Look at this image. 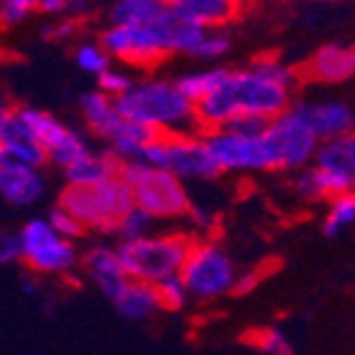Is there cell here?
Here are the masks:
<instances>
[{"label": "cell", "instance_id": "11", "mask_svg": "<svg viewBox=\"0 0 355 355\" xmlns=\"http://www.w3.org/2000/svg\"><path fill=\"white\" fill-rule=\"evenodd\" d=\"M202 139L222 173L279 171L277 155L266 139V131L252 136V133H239L234 128H215V131H202Z\"/></svg>", "mask_w": 355, "mask_h": 355}, {"label": "cell", "instance_id": "36", "mask_svg": "<svg viewBox=\"0 0 355 355\" xmlns=\"http://www.w3.org/2000/svg\"><path fill=\"white\" fill-rule=\"evenodd\" d=\"M82 30V17H69L64 15L62 20H52L47 28H44V40L47 42H67V40H74Z\"/></svg>", "mask_w": 355, "mask_h": 355}, {"label": "cell", "instance_id": "2", "mask_svg": "<svg viewBox=\"0 0 355 355\" xmlns=\"http://www.w3.org/2000/svg\"><path fill=\"white\" fill-rule=\"evenodd\" d=\"M202 30L205 28L168 10L148 25H106L96 42L114 64L131 72H153L168 57H190Z\"/></svg>", "mask_w": 355, "mask_h": 355}, {"label": "cell", "instance_id": "27", "mask_svg": "<svg viewBox=\"0 0 355 355\" xmlns=\"http://www.w3.org/2000/svg\"><path fill=\"white\" fill-rule=\"evenodd\" d=\"M230 52H232V35H230V30H202L193 52H190V60L212 64V62L225 60Z\"/></svg>", "mask_w": 355, "mask_h": 355}, {"label": "cell", "instance_id": "14", "mask_svg": "<svg viewBox=\"0 0 355 355\" xmlns=\"http://www.w3.org/2000/svg\"><path fill=\"white\" fill-rule=\"evenodd\" d=\"M291 109L316 136L318 144L355 131V109L343 99H299Z\"/></svg>", "mask_w": 355, "mask_h": 355}, {"label": "cell", "instance_id": "5", "mask_svg": "<svg viewBox=\"0 0 355 355\" xmlns=\"http://www.w3.org/2000/svg\"><path fill=\"white\" fill-rule=\"evenodd\" d=\"M193 234L183 230H153L150 234L131 242H116L119 259L128 279L158 284L168 277H178L190 247Z\"/></svg>", "mask_w": 355, "mask_h": 355}, {"label": "cell", "instance_id": "20", "mask_svg": "<svg viewBox=\"0 0 355 355\" xmlns=\"http://www.w3.org/2000/svg\"><path fill=\"white\" fill-rule=\"evenodd\" d=\"M119 171H121V161L109 148H89L87 153L74 158L69 166L62 168V175H64L67 185H94L111 175H119Z\"/></svg>", "mask_w": 355, "mask_h": 355}, {"label": "cell", "instance_id": "18", "mask_svg": "<svg viewBox=\"0 0 355 355\" xmlns=\"http://www.w3.org/2000/svg\"><path fill=\"white\" fill-rule=\"evenodd\" d=\"M47 183L42 171L28 166H0V202L10 207H33L42 200Z\"/></svg>", "mask_w": 355, "mask_h": 355}, {"label": "cell", "instance_id": "9", "mask_svg": "<svg viewBox=\"0 0 355 355\" xmlns=\"http://www.w3.org/2000/svg\"><path fill=\"white\" fill-rule=\"evenodd\" d=\"M178 277L188 288L190 299L210 304L232 296L239 269L222 244L212 239H195Z\"/></svg>", "mask_w": 355, "mask_h": 355}, {"label": "cell", "instance_id": "25", "mask_svg": "<svg viewBox=\"0 0 355 355\" xmlns=\"http://www.w3.org/2000/svg\"><path fill=\"white\" fill-rule=\"evenodd\" d=\"M350 227H355V190L333 195L328 200V210L321 222V232L326 237H338Z\"/></svg>", "mask_w": 355, "mask_h": 355}, {"label": "cell", "instance_id": "40", "mask_svg": "<svg viewBox=\"0 0 355 355\" xmlns=\"http://www.w3.org/2000/svg\"><path fill=\"white\" fill-rule=\"evenodd\" d=\"M313 3H323V6H338V3H350V0H313Z\"/></svg>", "mask_w": 355, "mask_h": 355}, {"label": "cell", "instance_id": "31", "mask_svg": "<svg viewBox=\"0 0 355 355\" xmlns=\"http://www.w3.org/2000/svg\"><path fill=\"white\" fill-rule=\"evenodd\" d=\"M40 12V0H0V30H15Z\"/></svg>", "mask_w": 355, "mask_h": 355}, {"label": "cell", "instance_id": "8", "mask_svg": "<svg viewBox=\"0 0 355 355\" xmlns=\"http://www.w3.org/2000/svg\"><path fill=\"white\" fill-rule=\"evenodd\" d=\"M79 114H82L87 131L92 133L94 139H99L121 163L136 161L141 148L155 136L148 128L139 126V123H133V121H128L126 116H121L116 104H114V99L101 94L99 89L87 92V94L79 99Z\"/></svg>", "mask_w": 355, "mask_h": 355}, {"label": "cell", "instance_id": "10", "mask_svg": "<svg viewBox=\"0 0 355 355\" xmlns=\"http://www.w3.org/2000/svg\"><path fill=\"white\" fill-rule=\"evenodd\" d=\"M20 261L40 277H67L79 266V250L72 239L52 230L47 217H33L15 232Z\"/></svg>", "mask_w": 355, "mask_h": 355}, {"label": "cell", "instance_id": "12", "mask_svg": "<svg viewBox=\"0 0 355 355\" xmlns=\"http://www.w3.org/2000/svg\"><path fill=\"white\" fill-rule=\"evenodd\" d=\"M15 114L25 123L30 136L42 146L44 155H47V166H55L62 171L74 158H79L92 148L87 136L79 128L60 121L50 111L35 109V106H17Z\"/></svg>", "mask_w": 355, "mask_h": 355}, {"label": "cell", "instance_id": "28", "mask_svg": "<svg viewBox=\"0 0 355 355\" xmlns=\"http://www.w3.org/2000/svg\"><path fill=\"white\" fill-rule=\"evenodd\" d=\"M155 225H158V222H155L148 212H144L141 207L133 205L131 210L121 217V222L116 225V230H114V237H116V242H131V239H141V237H146V234L153 232Z\"/></svg>", "mask_w": 355, "mask_h": 355}, {"label": "cell", "instance_id": "33", "mask_svg": "<svg viewBox=\"0 0 355 355\" xmlns=\"http://www.w3.org/2000/svg\"><path fill=\"white\" fill-rule=\"evenodd\" d=\"M136 82V74L126 67H114L111 64L106 72H101L96 77V89H99L101 94L111 96V99H119L123 92L131 89V84Z\"/></svg>", "mask_w": 355, "mask_h": 355}, {"label": "cell", "instance_id": "22", "mask_svg": "<svg viewBox=\"0 0 355 355\" xmlns=\"http://www.w3.org/2000/svg\"><path fill=\"white\" fill-rule=\"evenodd\" d=\"M168 10V0H111L104 17L106 25H148Z\"/></svg>", "mask_w": 355, "mask_h": 355}, {"label": "cell", "instance_id": "17", "mask_svg": "<svg viewBox=\"0 0 355 355\" xmlns=\"http://www.w3.org/2000/svg\"><path fill=\"white\" fill-rule=\"evenodd\" d=\"M79 266L84 269L87 279L96 286V291L106 296V299H114L123 288V284L128 282L126 272H123V264L119 259L116 244H92L82 257H79Z\"/></svg>", "mask_w": 355, "mask_h": 355}, {"label": "cell", "instance_id": "29", "mask_svg": "<svg viewBox=\"0 0 355 355\" xmlns=\"http://www.w3.org/2000/svg\"><path fill=\"white\" fill-rule=\"evenodd\" d=\"M247 340H250L257 350H261L264 355H296L291 340L286 338V333L274 326H264V328H259V331L250 333Z\"/></svg>", "mask_w": 355, "mask_h": 355}, {"label": "cell", "instance_id": "6", "mask_svg": "<svg viewBox=\"0 0 355 355\" xmlns=\"http://www.w3.org/2000/svg\"><path fill=\"white\" fill-rule=\"evenodd\" d=\"M136 161L148 163L153 168L168 171L178 180L188 183H212L222 175L207 148L202 131L190 133H163L153 136L148 144L141 148Z\"/></svg>", "mask_w": 355, "mask_h": 355}, {"label": "cell", "instance_id": "38", "mask_svg": "<svg viewBox=\"0 0 355 355\" xmlns=\"http://www.w3.org/2000/svg\"><path fill=\"white\" fill-rule=\"evenodd\" d=\"M257 284H259V272H239L237 282H234V288H232V296H244L254 291Z\"/></svg>", "mask_w": 355, "mask_h": 355}, {"label": "cell", "instance_id": "30", "mask_svg": "<svg viewBox=\"0 0 355 355\" xmlns=\"http://www.w3.org/2000/svg\"><path fill=\"white\" fill-rule=\"evenodd\" d=\"M74 62H77V67L82 72L92 74V77H99L101 72H106V69L114 64L111 57L104 52V47H101L99 42H89V40H82V42L77 44Z\"/></svg>", "mask_w": 355, "mask_h": 355}, {"label": "cell", "instance_id": "16", "mask_svg": "<svg viewBox=\"0 0 355 355\" xmlns=\"http://www.w3.org/2000/svg\"><path fill=\"white\" fill-rule=\"evenodd\" d=\"M311 163L331 178L336 193L355 190V131L321 141Z\"/></svg>", "mask_w": 355, "mask_h": 355}, {"label": "cell", "instance_id": "21", "mask_svg": "<svg viewBox=\"0 0 355 355\" xmlns=\"http://www.w3.org/2000/svg\"><path fill=\"white\" fill-rule=\"evenodd\" d=\"M111 304H114L119 316H123L126 321H148L150 316L161 311L153 284L136 282V279H128L121 291L111 299Z\"/></svg>", "mask_w": 355, "mask_h": 355}, {"label": "cell", "instance_id": "13", "mask_svg": "<svg viewBox=\"0 0 355 355\" xmlns=\"http://www.w3.org/2000/svg\"><path fill=\"white\" fill-rule=\"evenodd\" d=\"M266 139L277 155L279 171H299L313 161L318 148V139L309 131L294 109L274 116L266 126Z\"/></svg>", "mask_w": 355, "mask_h": 355}, {"label": "cell", "instance_id": "35", "mask_svg": "<svg viewBox=\"0 0 355 355\" xmlns=\"http://www.w3.org/2000/svg\"><path fill=\"white\" fill-rule=\"evenodd\" d=\"M89 6L92 0H40V12L52 17H82Z\"/></svg>", "mask_w": 355, "mask_h": 355}, {"label": "cell", "instance_id": "3", "mask_svg": "<svg viewBox=\"0 0 355 355\" xmlns=\"http://www.w3.org/2000/svg\"><path fill=\"white\" fill-rule=\"evenodd\" d=\"M114 104L121 116L148 128L155 136L200 131L195 104L168 77H136L131 89L114 99Z\"/></svg>", "mask_w": 355, "mask_h": 355}, {"label": "cell", "instance_id": "23", "mask_svg": "<svg viewBox=\"0 0 355 355\" xmlns=\"http://www.w3.org/2000/svg\"><path fill=\"white\" fill-rule=\"evenodd\" d=\"M227 69L230 67H222V64H207V67H198V69H190V72L178 74L173 82L175 87L188 96L193 104H198L200 99H205L210 94L212 89L220 87V82L227 77Z\"/></svg>", "mask_w": 355, "mask_h": 355}, {"label": "cell", "instance_id": "32", "mask_svg": "<svg viewBox=\"0 0 355 355\" xmlns=\"http://www.w3.org/2000/svg\"><path fill=\"white\" fill-rule=\"evenodd\" d=\"M155 294H158V304H161V311H183L188 306L190 296L185 284L180 282V277H168L163 282L153 284Z\"/></svg>", "mask_w": 355, "mask_h": 355}, {"label": "cell", "instance_id": "1", "mask_svg": "<svg viewBox=\"0 0 355 355\" xmlns=\"http://www.w3.org/2000/svg\"><path fill=\"white\" fill-rule=\"evenodd\" d=\"M301 84L296 67L279 55H259L247 67L227 69L220 87L195 104L200 131L225 128L239 116H259L272 121L294 104Z\"/></svg>", "mask_w": 355, "mask_h": 355}, {"label": "cell", "instance_id": "39", "mask_svg": "<svg viewBox=\"0 0 355 355\" xmlns=\"http://www.w3.org/2000/svg\"><path fill=\"white\" fill-rule=\"evenodd\" d=\"M12 109H15V106H10L8 101L0 99V133H3V128H6V123H8V119H10Z\"/></svg>", "mask_w": 355, "mask_h": 355}, {"label": "cell", "instance_id": "34", "mask_svg": "<svg viewBox=\"0 0 355 355\" xmlns=\"http://www.w3.org/2000/svg\"><path fill=\"white\" fill-rule=\"evenodd\" d=\"M47 222L52 225V230H55L60 237H64V239H72V242H77L79 237H84V227L79 225L77 220H74L69 212L64 210L62 205H52L50 207V212H47Z\"/></svg>", "mask_w": 355, "mask_h": 355}, {"label": "cell", "instance_id": "7", "mask_svg": "<svg viewBox=\"0 0 355 355\" xmlns=\"http://www.w3.org/2000/svg\"><path fill=\"white\" fill-rule=\"evenodd\" d=\"M119 175L131 188L133 205L148 212L155 222H178L188 217L193 207L188 185L168 171L141 161H123Z\"/></svg>", "mask_w": 355, "mask_h": 355}, {"label": "cell", "instance_id": "26", "mask_svg": "<svg viewBox=\"0 0 355 355\" xmlns=\"http://www.w3.org/2000/svg\"><path fill=\"white\" fill-rule=\"evenodd\" d=\"M291 188H294V193L299 195L301 200H331L333 195H338L336 188H333L331 178L323 171H318L313 163L294 171Z\"/></svg>", "mask_w": 355, "mask_h": 355}, {"label": "cell", "instance_id": "24", "mask_svg": "<svg viewBox=\"0 0 355 355\" xmlns=\"http://www.w3.org/2000/svg\"><path fill=\"white\" fill-rule=\"evenodd\" d=\"M0 166H28L42 171L47 155L35 139H0Z\"/></svg>", "mask_w": 355, "mask_h": 355}, {"label": "cell", "instance_id": "19", "mask_svg": "<svg viewBox=\"0 0 355 355\" xmlns=\"http://www.w3.org/2000/svg\"><path fill=\"white\" fill-rule=\"evenodd\" d=\"M175 15L205 30H227L242 15L244 0H168Z\"/></svg>", "mask_w": 355, "mask_h": 355}, {"label": "cell", "instance_id": "15", "mask_svg": "<svg viewBox=\"0 0 355 355\" xmlns=\"http://www.w3.org/2000/svg\"><path fill=\"white\" fill-rule=\"evenodd\" d=\"M301 82L311 84H345L355 77V44L328 42L311 52L309 60L296 69Z\"/></svg>", "mask_w": 355, "mask_h": 355}, {"label": "cell", "instance_id": "37", "mask_svg": "<svg viewBox=\"0 0 355 355\" xmlns=\"http://www.w3.org/2000/svg\"><path fill=\"white\" fill-rule=\"evenodd\" d=\"M20 261V244L15 232H0V264Z\"/></svg>", "mask_w": 355, "mask_h": 355}, {"label": "cell", "instance_id": "4", "mask_svg": "<svg viewBox=\"0 0 355 355\" xmlns=\"http://www.w3.org/2000/svg\"><path fill=\"white\" fill-rule=\"evenodd\" d=\"M74 220L92 234H114L121 217L133 207L131 188L121 175H111L94 185H64L57 198Z\"/></svg>", "mask_w": 355, "mask_h": 355}]
</instances>
